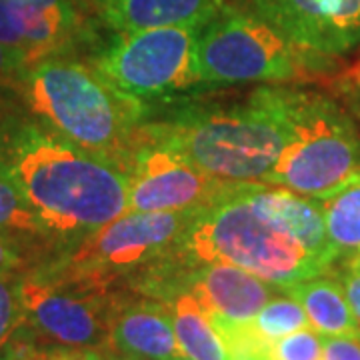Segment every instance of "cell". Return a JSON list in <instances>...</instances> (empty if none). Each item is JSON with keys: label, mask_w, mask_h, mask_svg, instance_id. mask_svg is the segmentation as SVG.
<instances>
[{"label": "cell", "mask_w": 360, "mask_h": 360, "mask_svg": "<svg viewBox=\"0 0 360 360\" xmlns=\"http://www.w3.org/2000/svg\"><path fill=\"white\" fill-rule=\"evenodd\" d=\"M0 174L22 193L56 252L129 212L118 168L18 110L0 118Z\"/></svg>", "instance_id": "6da1fadb"}, {"label": "cell", "mask_w": 360, "mask_h": 360, "mask_svg": "<svg viewBox=\"0 0 360 360\" xmlns=\"http://www.w3.org/2000/svg\"><path fill=\"white\" fill-rule=\"evenodd\" d=\"M208 262H226L286 288L330 272L310 252L270 200V184H245L210 208L200 210L165 257L136 274L160 281Z\"/></svg>", "instance_id": "7a4b0ae2"}, {"label": "cell", "mask_w": 360, "mask_h": 360, "mask_svg": "<svg viewBox=\"0 0 360 360\" xmlns=\"http://www.w3.org/2000/svg\"><path fill=\"white\" fill-rule=\"evenodd\" d=\"M18 103L40 124L120 172L155 110L75 54L28 66L18 84Z\"/></svg>", "instance_id": "3957f363"}, {"label": "cell", "mask_w": 360, "mask_h": 360, "mask_svg": "<svg viewBox=\"0 0 360 360\" xmlns=\"http://www.w3.org/2000/svg\"><path fill=\"white\" fill-rule=\"evenodd\" d=\"M167 104V110L155 106L146 122L155 136L217 179L269 184L284 144L276 86L232 103Z\"/></svg>", "instance_id": "277c9868"}, {"label": "cell", "mask_w": 360, "mask_h": 360, "mask_svg": "<svg viewBox=\"0 0 360 360\" xmlns=\"http://www.w3.org/2000/svg\"><path fill=\"white\" fill-rule=\"evenodd\" d=\"M284 144L270 174L283 186L310 198H324L360 172L356 118L335 96L298 86H276Z\"/></svg>", "instance_id": "5b68a950"}, {"label": "cell", "mask_w": 360, "mask_h": 360, "mask_svg": "<svg viewBox=\"0 0 360 360\" xmlns=\"http://www.w3.org/2000/svg\"><path fill=\"white\" fill-rule=\"evenodd\" d=\"M127 288L49 257L22 270L20 326L42 348H108L110 322Z\"/></svg>", "instance_id": "8992f818"}, {"label": "cell", "mask_w": 360, "mask_h": 360, "mask_svg": "<svg viewBox=\"0 0 360 360\" xmlns=\"http://www.w3.org/2000/svg\"><path fill=\"white\" fill-rule=\"evenodd\" d=\"M196 58L206 89L309 80L335 66V58L298 46L266 20L229 0L200 30Z\"/></svg>", "instance_id": "52a82bcc"}, {"label": "cell", "mask_w": 360, "mask_h": 360, "mask_svg": "<svg viewBox=\"0 0 360 360\" xmlns=\"http://www.w3.org/2000/svg\"><path fill=\"white\" fill-rule=\"evenodd\" d=\"M200 30V26H165L115 34L90 63L142 103H172L180 94L205 89L196 58Z\"/></svg>", "instance_id": "ba28073f"}, {"label": "cell", "mask_w": 360, "mask_h": 360, "mask_svg": "<svg viewBox=\"0 0 360 360\" xmlns=\"http://www.w3.org/2000/svg\"><path fill=\"white\" fill-rule=\"evenodd\" d=\"M122 174L129 212H198L245 186L200 170L146 124Z\"/></svg>", "instance_id": "9c48e42d"}, {"label": "cell", "mask_w": 360, "mask_h": 360, "mask_svg": "<svg viewBox=\"0 0 360 360\" xmlns=\"http://www.w3.org/2000/svg\"><path fill=\"white\" fill-rule=\"evenodd\" d=\"M198 212H124L51 257L124 286L165 257Z\"/></svg>", "instance_id": "30bf717a"}, {"label": "cell", "mask_w": 360, "mask_h": 360, "mask_svg": "<svg viewBox=\"0 0 360 360\" xmlns=\"http://www.w3.org/2000/svg\"><path fill=\"white\" fill-rule=\"evenodd\" d=\"M90 34L89 16L75 0H0V44L25 68L72 54Z\"/></svg>", "instance_id": "8fae6325"}, {"label": "cell", "mask_w": 360, "mask_h": 360, "mask_svg": "<svg viewBox=\"0 0 360 360\" xmlns=\"http://www.w3.org/2000/svg\"><path fill=\"white\" fill-rule=\"evenodd\" d=\"M238 6L328 58L360 46V0H240Z\"/></svg>", "instance_id": "7c38bea8"}, {"label": "cell", "mask_w": 360, "mask_h": 360, "mask_svg": "<svg viewBox=\"0 0 360 360\" xmlns=\"http://www.w3.org/2000/svg\"><path fill=\"white\" fill-rule=\"evenodd\" d=\"M179 288L200 300L214 328L250 324L272 296L283 292L281 286L226 262H208L174 274L165 298Z\"/></svg>", "instance_id": "4fadbf2b"}, {"label": "cell", "mask_w": 360, "mask_h": 360, "mask_svg": "<svg viewBox=\"0 0 360 360\" xmlns=\"http://www.w3.org/2000/svg\"><path fill=\"white\" fill-rule=\"evenodd\" d=\"M108 348L134 360H170L182 356L170 310L150 296L134 295L127 288L110 322Z\"/></svg>", "instance_id": "5bb4252c"}, {"label": "cell", "mask_w": 360, "mask_h": 360, "mask_svg": "<svg viewBox=\"0 0 360 360\" xmlns=\"http://www.w3.org/2000/svg\"><path fill=\"white\" fill-rule=\"evenodd\" d=\"M92 14L112 34L165 26L205 28L226 0H86Z\"/></svg>", "instance_id": "9a60e30c"}, {"label": "cell", "mask_w": 360, "mask_h": 360, "mask_svg": "<svg viewBox=\"0 0 360 360\" xmlns=\"http://www.w3.org/2000/svg\"><path fill=\"white\" fill-rule=\"evenodd\" d=\"M304 309L310 326L322 336H360V322L348 304L342 284L333 272L284 288Z\"/></svg>", "instance_id": "2e32d148"}, {"label": "cell", "mask_w": 360, "mask_h": 360, "mask_svg": "<svg viewBox=\"0 0 360 360\" xmlns=\"http://www.w3.org/2000/svg\"><path fill=\"white\" fill-rule=\"evenodd\" d=\"M170 310L172 328L182 356L191 360H231L200 300L186 288H179L162 300Z\"/></svg>", "instance_id": "e0dca14e"}, {"label": "cell", "mask_w": 360, "mask_h": 360, "mask_svg": "<svg viewBox=\"0 0 360 360\" xmlns=\"http://www.w3.org/2000/svg\"><path fill=\"white\" fill-rule=\"evenodd\" d=\"M0 232L13 236L28 257L39 258L37 262L49 257V250H52V255L56 252L51 234L42 226L16 184L4 174H0Z\"/></svg>", "instance_id": "ac0fdd59"}, {"label": "cell", "mask_w": 360, "mask_h": 360, "mask_svg": "<svg viewBox=\"0 0 360 360\" xmlns=\"http://www.w3.org/2000/svg\"><path fill=\"white\" fill-rule=\"evenodd\" d=\"M319 200L328 240L338 258L360 252V172Z\"/></svg>", "instance_id": "d6986e66"}, {"label": "cell", "mask_w": 360, "mask_h": 360, "mask_svg": "<svg viewBox=\"0 0 360 360\" xmlns=\"http://www.w3.org/2000/svg\"><path fill=\"white\" fill-rule=\"evenodd\" d=\"M252 326L264 340L274 345L276 340L292 335L296 330L309 328L310 321L304 309L298 304V300H295L290 295H286L283 288V292L272 296L269 302L260 309V312L252 321Z\"/></svg>", "instance_id": "ffe728a7"}, {"label": "cell", "mask_w": 360, "mask_h": 360, "mask_svg": "<svg viewBox=\"0 0 360 360\" xmlns=\"http://www.w3.org/2000/svg\"><path fill=\"white\" fill-rule=\"evenodd\" d=\"M20 276L22 270L0 274V352L11 342L16 328L22 322Z\"/></svg>", "instance_id": "44dd1931"}, {"label": "cell", "mask_w": 360, "mask_h": 360, "mask_svg": "<svg viewBox=\"0 0 360 360\" xmlns=\"http://www.w3.org/2000/svg\"><path fill=\"white\" fill-rule=\"evenodd\" d=\"M322 350L324 336L309 326L276 340L270 356L274 360H322Z\"/></svg>", "instance_id": "7402d4cb"}, {"label": "cell", "mask_w": 360, "mask_h": 360, "mask_svg": "<svg viewBox=\"0 0 360 360\" xmlns=\"http://www.w3.org/2000/svg\"><path fill=\"white\" fill-rule=\"evenodd\" d=\"M25 65L8 51L4 44H0V118L16 110L18 103V84L25 75Z\"/></svg>", "instance_id": "603a6c76"}, {"label": "cell", "mask_w": 360, "mask_h": 360, "mask_svg": "<svg viewBox=\"0 0 360 360\" xmlns=\"http://www.w3.org/2000/svg\"><path fill=\"white\" fill-rule=\"evenodd\" d=\"M330 272L338 278V283L342 284L348 304L360 322V255L354 252V255L338 258Z\"/></svg>", "instance_id": "cb8c5ba5"}, {"label": "cell", "mask_w": 360, "mask_h": 360, "mask_svg": "<svg viewBox=\"0 0 360 360\" xmlns=\"http://www.w3.org/2000/svg\"><path fill=\"white\" fill-rule=\"evenodd\" d=\"M322 360H360V336H324Z\"/></svg>", "instance_id": "d4e9b609"}, {"label": "cell", "mask_w": 360, "mask_h": 360, "mask_svg": "<svg viewBox=\"0 0 360 360\" xmlns=\"http://www.w3.org/2000/svg\"><path fill=\"white\" fill-rule=\"evenodd\" d=\"M30 266V257L13 236L0 232V274L13 270H26Z\"/></svg>", "instance_id": "484cf974"}, {"label": "cell", "mask_w": 360, "mask_h": 360, "mask_svg": "<svg viewBox=\"0 0 360 360\" xmlns=\"http://www.w3.org/2000/svg\"><path fill=\"white\" fill-rule=\"evenodd\" d=\"M336 89L342 98V104L352 112L356 120H360V66L348 70L347 75L338 78Z\"/></svg>", "instance_id": "4316f807"}, {"label": "cell", "mask_w": 360, "mask_h": 360, "mask_svg": "<svg viewBox=\"0 0 360 360\" xmlns=\"http://www.w3.org/2000/svg\"><path fill=\"white\" fill-rule=\"evenodd\" d=\"M32 360H108L106 352L94 348H42Z\"/></svg>", "instance_id": "83f0119b"}, {"label": "cell", "mask_w": 360, "mask_h": 360, "mask_svg": "<svg viewBox=\"0 0 360 360\" xmlns=\"http://www.w3.org/2000/svg\"><path fill=\"white\" fill-rule=\"evenodd\" d=\"M108 360H134V359H129V356H120V354H112V356H110V352H108Z\"/></svg>", "instance_id": "f1b7e54d"}, {"label": "cell", "mask_w": 360, "mask_h": 360, "mask_svg": "<svg viewBox=\"0 0 360 360\" xmlns=\"http://www.w3.org/2000/svg\"><path fill=\"white\" fill-rule=\"evenodd\" d=\"M170 360H191V359H186V356H176V359H170Z\"/></svg>", "instance_id": "f546056e"}, {"label": "cell", "mask_w": 360, "mask_h": 360, "mask_svg": "<svg viewBox=\"0 0 360 360\" xmlns=\"http://www.w3.org/2000/svg\"><path fill=\"white\" fill-rule=\"evenodd\" d=\"M262 360H274V359H262Z\"/></svg>", "instance_id": "4dcf8cb0"}, {"label": "cell", "mask_w": 360, "mask_h": 360, "mask_svg": "<svg viewBox=\"0 0 360 360\" xmlns=\"http://www.w3.org/2000/svg\"><path fill=\"white\" fill-rule=\"evenodd\" d=\"M0 360H6V359H2V356H0Z\"/></svg>", "instance_id": "1f68e13d"}, {"label": "cell", "mask_w": 360, "mask_h": 360, "mask_svg": "<svg viewBox=\"0 0 360 360\" xmlns=\"http://www.w3.org/2000/svg\"><path fill=\"white\" fill-rule=\"evenodd\" d=\"M359 255H360V252H359Z\"/></svg>", "instance_id": "d6a6232c"}]
</instances>
